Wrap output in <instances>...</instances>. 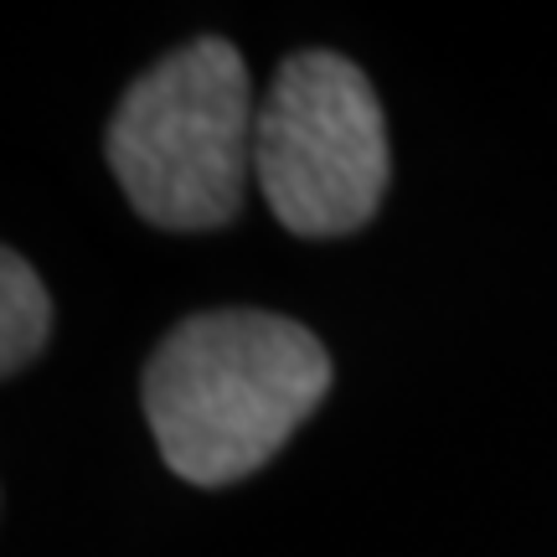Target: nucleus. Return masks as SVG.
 Masks as SVG:
<instances>
[{"label":"nucleus","mask_w":557,"mask_h":557,"mask_svg":"<svg viewBox=\"0 0 557 557\" xmlns=\"http://www.w3.org/2000/svg\"><path fill=\"white\" fill-rule=\"evenodd\" d=\"M393 176L372 83L341 52H295L259 99L253 186L295 238H346L377 218Z\"/></svg>","instance_id":"obj_3"},{"label":"nucleus","mask_w":557,"mask_h":557,"mask_svg":"<svg viewBox=\"0 0 557 557\" xmlns=\"http://www.w3.org/2000/svg\"><path fill=\"white\" fill-rule=\"evenodd\" d=\"M145 418L160 459L201 491L248 480L331 393V351L299 320L207 310L145 361Z\"/></svg>","instance_id":"obj_1"},{"label":"nucleus","mask_w":557,"mask_h":557,"mask_svg":"<svg viewBox=\"0 0 557 557\" xmlns=\"http://www.w3.org/2000/svg\"><path fill=\"white\" fill-rule=\"evenodd\" d=\"M259 99L233 41L197 37L145 67L120 99L103 156L150 227L212 233L253 186Z\"/></svg>","instance_id":"obj_2"},{"label":"nucleus","mask_w":557,"mask_h":557,"mask_svg":"<svg viewBox=\"0 0 557 557\" xmlns=\"http://www.w3.org/2000/svg\"><path fill=\"white\" fill-rule=\"evenodd\" d=\"M52 336V295L16 248L0 253V372L16 377Z\"/></svg>","instance_id":"obj_4"}]
</instances>
